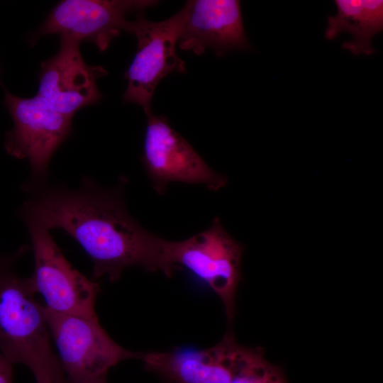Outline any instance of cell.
<instances>
[{"label": "cell", "mask_w": 383, "mask_h": 383, "mask_svg": "<svg viewBox=\"0 0 383 383\" xmlns=\"http://www.w3.org/2000/svg\"><path fill=\"white\" fill-rule=\"evenodd\" d=\"M246 349L229 328L221 341L209 348L184 347L142 353L140 360L148 371L167 383H230Z\"/></svg>", "instance_id": "8fae6325"}, {"label": "cell", "mask_w": 383, "mask_h": 383, "mask_svg": "<svg viewBox=\"0 0 383 383\" xmlns=\"http://www.w3.org/2000/svg\"><path fill=\"white\" fill-rule=\"evenodd\" d=\"M230 383H288L280 367L268 362L260 348L247 347Z\"/></svg>", "instance_id": "5bb4252c"}, {"label": "cell", "mask_w": 383, "mask_h": 383, "mask_svg": "<svg viewBox=\"0 0 383 383\" xmlns=\"http://www.w3.org/2000/svg\"><path fill=\"white\" fill-rule=\"evenodd\" d=\"M45 383H53V382H45Z\"/></svg>", "instance_id": "e0dca14e"}, {"label": "cell", "mask_w": 383, "mask_h": 383, "mask_svg": "<svg viewBox=\"0 0 383 383\" xmlns=\"http://www.w3.org/2000/svg\"><path fill=\"white\" fill-rule=\"evenodd\" d=\"M157 3L152 0H64L54 7L33 38L67 35L81 42L89 41L99 51H104L122 30L128 31V13L142 11Z\"/></svg>", "instance_id": "9c48e42d"}, {"label": "cell", "mask_w": 383, "mask_h": 383, "mask_svg": "<svg viewBox=\"0 0 383 383\" xmlns=\"http://www.w3.org/2000/svg\"><path fill=\"white\" fill-rule=\"evenodd\" d=\"M130 21L128 33L138 40L135 55L125 73L128 81L123 99L150 111V104L159 82L172 72H185L184 61L176 52V44L184 18V7L172 17L153 22L138 13Z\"/></svg>", "instance_id": "52a82bcc"}, {"label": "cell", "mask_w": 383, "mask_h": 383, "mask_svg": "<svg viewBox=\"0 0 383 383\" xmlns=\"http://www.w3.org/2000/svg\"><path fill=\"white\" fill-rule=\"evenodd\" d=\"M338 12L328 17L325 35L333 40L343 31L349 33L353 40L342 47L353 55H372L375 50L372 38L383 29V1L335 0Z\"/></svg>", "instance_id": "4fadbf2b"}, {"label": "cell", "mask_w": 383, "mask_h": 383, "mask_svg": "<svg viewBox=\"0 0 383 383\" xmlns=\"http://www.w3.org/2000/svg\"><path fill=\"white\" fill-rule=\"evenodd\" d=\"M147 127L142 160L155 190L162 194L170 182L205 186L216 191L228 179L210 167L164 116L146 113Z\"/></svg>", "instance_id": "ba28073f"}, {"label": "cell", "mask_w": 383, "mask_h": 383, "mask_svg": "<svg viewBox=\"0 0 383 383\" xmlns=\"http://www.w3.org/2000/svg\"><path fill=\"white\" fill-rule=\"evenodd\" d=\"M89 383H107L106 377L99 378Z\"/></svg>", "instance_id": "2e32d148"}, {"label": "cell", "mask_w": 383, "mask_h": 383, "mask_svg": "<svg viewBox=\"0 0 383 383\" xmlns=\"http://www.w3.org/2000/svg\"><path fill=\"white\" fill-rule=\"evenodd\" d=\"M81 41L62 35L60 48L43 62L39 73L38 95L57 112L72 118L80 109L98 102L102 97L96 79L107 74L101 66H91L80 53Z\"/></svg>", "instance_id": "30bf717a"}, {"label": "cell", "mask_w": 383, "mask_h": 383, "mask_svg": "<svg viewBox=\"0 0 383 383\" xmlns=\"http://www.w3.org/2000/svg\"><path fill=\"white\" fill-rule=\"evenodd\" d=\"M50 336L58 352L67 383H89L106 377L121 362L140 360L141 353L116 343L97 318L62 313L44 306Z\"/></svg>", "instance_id": "277c9868"}, {"label": "cell", "mask_w": 383, "mask_h": 383, "mask_svg": "<svg viewBox=\"0 0 383 383\" xmlns=\"http://www.w3.org/2000/svg\"><path fill=\"white\" fill-rule=\"evenodd\" d=\"M127 179L106 189L89 178L76 189L46 184L30 188V198L20 209L25 223L72 237L92 262V278L118 281L123 271L140 267L171 277L174 270L165 257L166 240L144 229L128 213L123 200Z\"/></svg>", "instance_id": "6da1fadb"}, {"label": "cell", "mask_w": 383, "mask_h": 383, "mask_svg": "<svg viewBox=\"0 0 383 383\" xmlns=\"http://www.w3.org/2000/svg\"><path fill=\"white\" fill-rule=\"evenodd\" d=\"M4 105L13 122L4 140L6 152L30 163L32 182L26 189L43 186L51 157L72 131V118L50 107L38 95L22 98L4 89Z\"/></svg>", "instance_id": "5b68a950"}, {"label": "cell", "mask_w": 383, "mask_h": 383, "mask_svg": "<svg viewBox=\"0 0 383 383\" xmlns=\"http://www.w3.org/2000/svg\"><path fill=\"white\" fill-rule=\"evenodd\" d=\"M244 246L215 218L204 231L181 241H166L165 256L176 271L186 269L221 301L229 325L235 314Z\"/></svg>", "instance_id": "3957f363"}, {"label": "cell", "mask_w": 383, "mask_h": 383, "mask_svg": "<svg viewBox=\"0 0 383 383\" xmlns=\"http://www.w3.org/2000/svg\"><path fill=\"white\" fill-rule=\"evenodd\" d=\"M0 383H13L12 364L0 353Z\"/></svg>", "instance_id": "9a60e30c"}, {"label": "cell", "mask_w": 383, "mask_h": 383, "mask_svg": "<svg viewBox=\"0 0 383 383\" xmlns=\"http://www.w3.org/2000/svg\"><path fill=\"white\" fill-rule=\"evenodd\" d=\"M178 39L179 47L196 55L212 49L218 56L233 50H248L251 45L243 23L240 3L237 0L188 1Z\"/></svg>", "instance_id": "7c38bea8"}, {"label": "cell", "mask_w": 383, "mask_h": 383, "mask_svg": "<svg viewBox=\"0 0 383 383\" xmlns=\"http://www.w3.org/2000/svg\"><path fill=\"white\" fill-rule=\"evenodd\" d=\"M30 238L34 270L29 280L46 308L57 313L97 318L94 306L100 292L98 283L74 269L52 238L50 231L25 223Z\"/></svg>", "instance_id": "8992f818"}, {"label": "cell", "mask_w": 383, "mask_h": 383, "mask_svg": "<svg viewBox=\"0 0 383 383\" xmlns=\"http://www.w3.org/2000/svg\"><path fill=\"white\" fill-rule=\"evenodd\" d=\"M1 67H0V72H1Z\"/></svg>", "instance_id": "ac0fdd59"}, {"label": "cell", "mask_w": 383, "mask_h": 383, "mask_svg": "<svg viewBox=\"0 0 383 383\" xmlns=\"http://www.w3.org/2000/svg\"><path fill=\"white\" fill-rule=\"evenodd\" d=\"M35 294L28 277L18 276L8 260L0 261V353L12 365L26 366L36 383H67Z\"/></svg>", "instance_id": "7a4b0ae2"}]
</instances>
